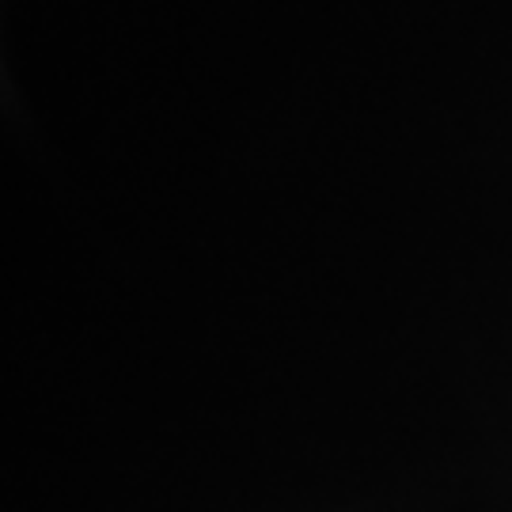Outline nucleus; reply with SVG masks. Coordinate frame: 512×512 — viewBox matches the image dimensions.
Listing matches in <instances>:
<instances>
[]
</instances>
